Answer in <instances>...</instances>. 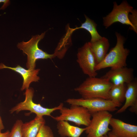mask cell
Segmentation results:
<instances>
[{
	"label": "cell",
	"instance_id": "obj_15",
	"mask_svg": "<svg viewBox=\"0 0 137 137\" xmlns=\"http://www.w3.org/2000/svg\"><path fill=\"white\" fill-rule=\"evenodd\" d=\"M58 122L57 128L58 134L62 137H80L86 129V127L82 128L72 125L66 121Z\"/></svg>",
	"mask_w": 137,
	"mask_h": 137
},
{
	"label": "cell",
	"instance_id": "obj_5",
	"mask_svg": "<svg viewBox=\"0 0 137 137\" xmlns=\"http://www.w3.org/2000/svg\"><path fill=\"white\" fill-rule=\"evenodd\" d=\"M66 102L71 105L80 106L87 109L91 115L93 113L101 111L113 112L122 104L118 103L110 100L101 98H70Z\"/></svg>",
	"mask_w": 137,
	"mask_h": 137
},
{
	"label": "cell",
	"instance_id": "obj_4",
	"mask_svg": "<svg viewBox=\"0 0 137 137\" xmlns=\"http://www.w3.org/2000/svg\"><path fill=\"white\" fill-rule=\"evenodd\" d=\"M34 91L32 88L26 89L24 94L25 99L24 101L21 102L12 108L10 110L11 113L14 112L18 113L21 111L28 110L30 113L36 114V116L42 117L44 116H50L51 114L54 111L60 110L63 106V103H61L57 107L52 108H48L42 106L40 104L34 102L32 100Z\"/></svg>",
	"mask_w": 137,
	"mask_h": 137
},
{
	"label": "cell",
	"instance_id": "obj_12",
	"mask_svg": "<svg viewBox=\"0 0 137 137\" xmlns=\"http://www.w3.org/2000/svg\"><path fill=\"white\" fill-rule=\"evenodd\" d=\"M3 68L11 69L19 73L22 76L23 79V85L21 89L22 91L28 89L31 82H38L40 79V77L38 76L40 71L39 69L26 70L19 65H18L15 67H11L1 63L0 64V69Z\"/></svg>",
	"mask_w": 137,
	"mask_h": 137
},
{
	"label": "cell",
	"instance_id": "obj_8",
	"mask_svg": "<svg viewBox=\"0 0 137 137\" xmlns=\"http://www.w3.org/2000/svg\"><path fill=\"white\" fill-rule=\"evenodd\" d=\"M112 11L106 16L103 18V25L107 28L115 22L129 25L130 30L133 27L128 18V15L133 9L126 0L123 1L119 5L114 2Z\"/></svg>",
	"mask_w": 137,
	"mask_h": 137
},
{
	"label": "cell",
	"instance_id": "obj_18",
	"mask_svg": "<svg viewBox=\"0 0 137 137\" xmlns=\"http://www.w3.org/2000/svg\"><path fill=\"white\" fill-rule=\"evenodd\" d=\"M126 89L127 85L125 84L116 85H113L109 92V99L122 104L125 101Z\"/></svg>",
	"mask_w": 137,
	"mask_h": 137
},
{
	"label": "cell",
	"instance_id": "obj_24",
	"mask_svg": "<svg viewBox=\"0 0 137 137\" xmlns=\"http://www.w3.org/2000/svg\"><path fill=\"white\" fill-rule=\"evenodd\" d=\"M4 129V127L1 118L0 116V133L1 132L2 130Z\"/></svg>",
	"mask_w": 137,
	"mask_h": 137
},
{
	"label": "cell",
	"instance_id": "obj_19",
	"mask_svg": "<svg viewBox=\"0 0 137 137\" xmlns=\"http://www.w3.org/2000/svg\"><path fill=\"white\" fill-rule=\"evenodd\" d=\"M23 123L21 120H17L10 132L9 137H23L22 127Z\"/></svg>",
	"mask_w": 137,
	"mask_h": 137
},
{
	"label": "cell",
	"instance_id": "obj_26",
	"mask_svg": "<svg viewBox=\"0 0 137 137\" xmlns=\"http://www.w3.org/2000/svg\"><path fill=\"white\" fill-rule=\"evenodd\" d=\"M101 137H109V136H108V135L107 134H106L103 136H102Z\"/></svg>",
	"mask_w": 137,
	"mask_h": 137
},
{
	"label": "cell",
	"instance_id": "obj_17",
	"mask_svg": "<svg viewBox=\"0 0 137 137\" xmlns=\"http://www.w3.org/2000/svg\"><path fill=\"white\" fill-rule=\"evenodd\" d=\"M85 20L84 22L79 27H77L75 28H69V32L72 34L75 30L80 28L84 29L88 31L91 35V42H94L101 38V37L98 32L96 27V24L91 19L87 16L84 15Z\"/></svg>",
	"mask_w": 137,
	"mask_h": 137
},
{
	"label": "cell",
	"instance_id": "obj_7",
	"mask_svg": "<svg viewBox=\"0 0 137 137\" xmlns=\"http://www.w3.org/2000/svg\"><path fill=\"white\" fill-rule=\"evenodd\" d=\"M92 118L85 131L87 137H101L111 129L109 126L112 115L109 112L101 111L91 114Z\"/></svg>",
	"mask_w": 137,
	"mask_h": 137
},
{
	"label": "cell",
	"instance_id": "obj_22",
	"mask_svg": "<svg viewBox=\"0 0 137 137\" xmlns=\"http://www.w3.org/2000/svg\"><path fill=\"white\" fill-rule=\"evenodd\" d=\"M4 3L3 5L1 8V9H3L5 8L9 4L10 1L8 0H0V3Z\"/></svg>",
	"mask_w": 137,
	"mask_h": 137
},
{
	"label": "cell",
	"instance_id": "obj_21",
	"mask_svg": "<svg viewBox=\"0 0 137 137\" xmlns=\"http://www.w3.org/2000/svg\"><path fill=\"white\" fill-rule=\"evenodd\" d=\"M131 14L128 15V18L130 22L132 25L133 30L137 33V11L135 9H133L131 12Z\"/></svg>",
	"mask_w": 137,
	"mask_h": 137
},
{
	"label": "cell",
	"instance_id": "obj_10",
	"mask_svg": "<svg viewBox=\"0 0 137 137\" xmlns=\"http://www.w3.org/2000/svg\"><path fill=\"white\" fill-rule=\"evenodd\" d=\"M133 69L126 66L111 69L102 77L108 79L113 85L128 84L134 79Z\"/></svg>",
	"mask_w": 137,
	"mask_h": 137
},
{
	"label": "cell",
	"instance_id": "obj_6",
	"mask_svg": "<svg viewBox=\"0 0 137 137\" xmlns=\"http://www.w3.org/2000/svg\"><path fill=\"white\" fill-rule=\"evenodd\" d=\"M60 114L56 117L52 116L55 120L70 121L79 126L83 125L87 127L91 120V115L88 110L83 107L71 105L70 108L63 106L59 110Z\"/></svg>",
	"mask_w": 137,
	"mask_h": 137
},
{
	"label": "cell",
	"instance_id": "obj_27",
	"mask_svg": "<svg viewBox=\"0 0 137 137\" xmlns=\"http://www.w3.org/2000/svg\"></svg>",
	"mask_w": 137,
	"mask_h": 137
},
{
	"label": "cell",
	"instance_id": "obj_14",
	"mask_svg": "<svg viewBox=\"0 0 137 137\" xmlns=\"http://www.w3.org/2000/svg\"><path fill=\"white\" fill-rule=\"evenodd\" d=\"M127 89L125 96V102L124 105L116 113H123L129 107L137 104V81L136 79L126 84Z\"/></svg>",
	"mask_w": 137,
	"mask_h": 137
},
{
	"label": "cell",
	"instance_id": "obj_3",
	"mask_svg": "<svg viewBox=\"0 0 137 137\" xmlns=\"http://www.w3.org/2000/svg\"><path fill=\"white\" fill-rule=\"evenodd\" d=\"M45 34V32L40 35L33 36L28 41H23L17 44L18 48L22 50L23 53L27 55L26 66L28 69H35L36 62L38 59H51L56 57L54 53L48 54L40 49L38 47L39 42L43 38Z\"/></svg>",
	"mask_w": 137,
	"mask_h": 137
},
{
	"label": "cell",
	"instance_id": "obj_20",
	"mask_svg": "<svg viewBox=\"0 0 137 137\" xmlns=\"http://www.w3.org/2000/svg\"><path fill=\"white\" fill-rule=\"evenodd\" d=\"M36 137H54L52 131L50 127L43 125L40 127Z\"/></svg>",
	"mask_w": 137,
	"mask_h": 137
},
{
	"label": "cell",
	"instance_id": "obj_25",
	"mask_svg": "<svg viewBox=\"0 0 137 137\" xmlns=\"http://www.w3.org/2000/svg\"><path fill=\"white\" fill-rule=\"evenodd\" d=\"M107 135L109 137H117L113 134L111 131L109 132Z\"/></svg>",
	"mask_w": 137,
	"mask_h": 137
},
{
	"label": "cell",
	"instance_id": "obj_11",
	"mask_svg": "<svg viewBox=\"0 0 137 137\" xmlns=\"http://www.w3.org/2000/svg\"><path fill=\"white\" fill-rule=\"evenodd\" d=\"M109 125L111 132L117 137H137V126L125 123L118 119L113 118Z\"/></svg>",
	"mask_w": 137,
	"mask_h": 137
},
{
	"label": "cell",
	"instance_id": "obj_16",
	"mask_svg": "<svg viewBox=\"0 0 137 137\" xmlns=\"http://www.w3.org/2000/svg\"><path fill=\"white\" fill-rule=\"evenodd\" d=\"M45 123L43 117L37 116L30 121L23 123L22 127L23 137H36L41 127Z\"/></svg>",
	"mask_w": 137,
	"mask_h": 137
},
{
	"label": "cell",
	"instance_id": "obj_2",
	"mask_svg": "<svg viewBox=\"0 0 137 137\" xmlns=\"http://www.w3.org/2000/svg\"><path fill=\"white\" fill-rule=\"evenodd\" d=\"M115 34L117 38L115 45L111 49L103 60L96 65V71L109 67L115 69L127 66L126 60L129 50L124 48L125 38L118 32H116Z\"/></svg>",
	"mask_w": 137,
	"mask_h": 137
},
{
	"label": "cell",
	"instance_id": "obj_9",
	"mask_svg": "<svg viewBox=\"0 0 137 137\" xmlns=\"http://www.w3.org/2000/svg\"><path fill=\"white\" fill-rule=\"evenodd\" d=\"M77 57V62L83 73L88 77H96V64L88 42L79 48Z\"/></svg>",
	"mask_w": 137,
	"mask_h": 137
},
{
	"label": "cell",
	"instance_id": "obj_1",
	"mask_svg": "<svg viewBox=\"0 0 137 137\" xmlns=\"http://www.w3.org/2000/svg\"><path fill=\"white\" fill-rule=\"evenodd\" d=\"M112 85L108 79L102 77H88L74 90L84 98L109 99V92Z\"/></svg>",
	"mask_w": 137,
	"mask_h": 137
},
{
	"label": "cell",
	"instance_id": "obj_23",
	"mask_svg": "<svg viewBox=\"0 0 137 137\" xmlns=\"http://www.w3.org/2000/svg\"><path fill=\"white\" fill-rule=\"evenodd\" d=\"M10 131L7 130L4 133H0V137H9Z\"/></svg>",
	"mask_w": 137,
	"mask_h": 137
},
{
	"label": "cell",
	"instance_id": "obj_13",
	"mask_svg": "<svg viewBox=\"0 0 137 137\" xmlns=\"http://www.w3.org/2000/svg\"><path fill=\"white\" fill-rule=\"evenodd\" d=\"M88 43L97 65L103 60L107 54L110 46L109 40L106 37H102L96 41Z\"/></svg>",
	"mask_w": 137,
	"mask_h": 137
}]
</instances>
